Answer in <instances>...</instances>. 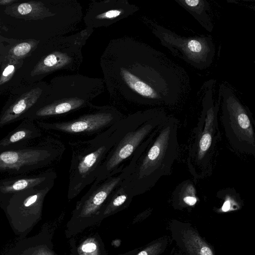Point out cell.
<instances>
[{
    "mask_svg": "<svg viewBox=\"0 0 255 255\" xmlns=\"http://www.w3.org/2000/svg\"><path fill=\"white\" fill-rule=\"evenodd\" d=\"M42 90L33 89L6 106L0 114V128L25 118L41 97Z\"/></svg>",
    "mask_w": 255,
    "mask_h": 255,
    "instance_id": "16",
    "label": "cell"
},
{
    "mask_svg": "<svg viewBox=\"0 0 255 255\" xmlns=\"http://www.w3.org/2000/svg\"><path fill=\"white\" fill-rule=\"evenodd\" d=\"M169 230L172 240L184 255H216L213 247L191 223L174 219Z\"/></svg>",
    "mask_w": 255,
    "mask_h": 255,
    "instance_id": "12",
    "label": "cell"
},
{
    "mask_svg": "<svg viewBox=\"0 0 255 255\" xmlns=\"http://www.w3.org/2000/svg\"><path fill=\"white\" fill-rule=\"evenodd\" d=\"M124 116L112 106L92 105L91 111L74 119L53 123L36 121L40 128L70 135H87L100 133L122 119Z\"/></svg>",
    "mask_w": 255,
    "mask_h": 255,
    "instance_id": "10",
    "label": "cell"
},
{
    "mask_svg": "<svg viewBox=\"0 0 255 255\" xmlns=\"http://www.w3.org/2000/svg\"><path fill=\"white\" fill-rule=\"evenodd\" d=\"M82 255H97L98 248L96 244L92 240H88L81 247Z\"/></svg>",
    "mask_w": 255,
    "mask_h": 255,
    "instance_id": "23",
    "label": "cell"
},
{
    "mask_svg": "<svg viewBox=\"0 0 255 255\" xmlns=\"http://www.w3.org/2000/svg\"><path fill=\"white\" fill-rule=\"evenodd\" d=\"M104 86L101 78L79 74L62 76L54 98L32 110L25 119L38 121L90 107L94 99L103 92Z\"/></svg>",
    "mask_w": 255,
    "mask_h": 255,
    "instance_id": "5",
    "label": "cell"
},
{
    "mask_svg": "<svg viewBox=\"0 0 255 255\" xmlns=\"http://www.w3.org/2000/svg\"><path fill=\"white\" fill-rule=\"evenodd\" d=\"M14 70V67L12 65L7 66L4 70L1 77L0 84L4 82V80L7 79L8 77L11 75Z\"/></svg>",
    "mask_w": 255,
    "mask_h": 255,
    "instance_id": "26",
    "label": "cell"
},
{
    "mask_svg": "<svg viewBox=\"0 0 255 255\" xmlns=\"http://www.w3.org/2000/svg\"><path fill=\"white\" fill-rule=\"evenodd\" d=\"M172 255H184L182 252L180 251H175L172 253Z\"/></svg>",
    "mask_w": 255,
    "mask_h": 255,
    "instance_id": "28",
    "label": "cell"
},
{
    "mask_svg": "<svg viewBox=\"0 0 255 255\" xmlns=\"http://www.w3.org/2000/svg\"><path fill=\"white\" fill-rule=\"evenodd\" d=\"M220 120L230 146L236 151L255 155V131L250 111L231 88L224 84L219 92Z\"/></svg>",
    "mask_w": 255,
    "mask_h": 255,
    "instance_id": "7",
    "label": "cell"
},
{
    "mask_svg": "<svg viewBox=\"0 0 255 255\" xmlns=\"http://www.w3.org/2000/svg\"><path fill=\"white\" fill-rule=\"evenodd\" d=\"M197 202L195 188L189 180L178 185L172 195V204L177 210H181L194 206Z\"/></svg>",
    "mask_w": 255,
    "mask_h": 255,
    "instance_id": "19",
    "label": "cell"
},
{
    "mask_svg": "<svg viewBox=\"0 0 255 255\" xmlns=\"http://www.w3.org/2000/svg\"><path fill=\"white\" fill-rule=\"evenodd\" d=\"M32 10V6L29 3H21L17 7L18 12L22 15L27 14L31 12Z\"/></svg>",
    "mask_w": 255,
    "mask_h": 255,
    "instance_id": "25",
    "label": "cell"
},
{
    "mask_svg": "<svg viewBox=\"0 0 255 255\" xmlns=\"http://www.w3.org/2000/svg\"><path fill=\"white\" fill-rule=\"evenodd\" d=\"M54 184L30 188L13 195L5 209L10 214H38L46 194Z\"/></svg>",
    "mask_w": 255,
    "mask_h": 255,
    "instance_id": "15",
    "label": "cell"
},
{
    "mask_svg": "<svg viewBox=\"0 0 255 255\" xmlns=\"http://www.w3.org/2000/svg\"><path fill=\"white\" fill-rule=\"evenodd\" d=\"M135 120L111 149L99 175L93 182L98 184L120 173L135 152L165 121L168 115L162 109L153 108L135 113Z\"/></svg>",
    "mask_w": 255,
    "mask_h": 255,
    "instance_id": "6",
    "label": "cell"
},
{
    "mask_svg": "<svg viewBox=\"0 0 255 255\" xmlns=\"http://www.w3.org/2000/svg\"><path fill=\"white\" fill-rule=\"evenodd\" d=\"M126 176L122 171L102 182L92 183L77 204L76 210L81 217L91 216L102 209L111 193L122 183Z\"/></svg>",
    "mask_w": 255,
    "mask_h": 255,
    "instance_id": "13",
    "label": "cell"
},
{
    "mask_svg": "<svg viewBox=\"0 0 255 255\" xmlns=\"http://www.w3.org/2000/svg\"><path fill=\"white\" fill-rule=\"evenodd\" d=\"M41 135L40 128L33 121L24 119L17 127L0 140V152L27 146Z\"/></svg>",
    "mask_w": 255,
    "mask_h": 255,
    "instance_id": "17",
    "label": "cell"
},
{
    "mask_svg": "<svg viewBox=\"0 0 255 255\" xmlns=\"http://www.w3.org/2000/svg\"><path fill=\"white\" fill-rule=\"evenodd\" d=\"M100 64L104 84L115 99L172 106L183 94L184 70L160 51L135 40H112Z\"/></svg>",
    "mask_w": 255,
    "mask_h": 255,
    "instance_id": "1",
    "label": "cell"
},
{
    "mask_svg": "<svg viewBox=\"0 0 255 255\" xmlns=\"http://www.w3.org/2000/svg\"><path fill=\"white\" fill-rule=\"evenodd\" d=\"M56 177L54 171L47 170L38 174L16 175L0 180V205L5 209L13 195L30 188L54 183Z\"/></svg>",
    "mask_w": 255,
    "mask_h": 255,
    "instance_id": "14",
    "label": "cell"
},
{
    "mask_svg": "<svg viewBox=\"0 0 255 255\" xmlns=\"http://www.w3.org/2000/svg\"><path fill=\"white\" fill-rule=\"evenodd\" d=\"M31 45L27 42H23L17 45L13 49V53L17 56H23L31 50Z\"/></svg>",
    "mask_w": 255,
    "mask_h": 255,
    "instance_id": "24",
    "label": "cell"
},
{
    "mask_svg": "<svg viewBox=\"0 0 255 255\" xmlns=\"http://www.w3.org/2000/svg\"><path fill=\"white\" fill-rule=\"evenodd\" d=\"M224 202L221 207L217 210L219 213H226L239 210L242 207L239 198L234 195L229 194L224 196Z\"/></svg>",
    "mask_w": 255,
    "mask_h": 255,
    "instance_id": "22",
    "label": "cell"
},
{
    "mask_svg": "<svg viewBox=\"0 0 255 255\" xmlns=\"http://www.w3.org/2000/svg\"><path fill=\"white\" fill-rule=\"evenodd\" d=\"M178 126V120L168 116L123 169L126 176L121 185L133 197L149 191L161 177L172 173L179 151Z\"/></svg>",
    "mask_w": 255,
    "mask_h": 255,
    "instance_id": "2",
    "label": "cell"
},
{
    "mask_svg": "<svg viewBox=\"0 0 255 255\" xmlns=\"http://www.w3.org/2000/svg\"><path fill=\"white\" fill-rule=\"evenodd\" d=\"M212 82L205 84L201 115L188 146L187 164L195 181L212 173L221 137L218 121L220 100L214 102Z\"/></svg>",
    "mask_w": 255,
    "mask_h": 255,
    "instance_id": "4",
    "label": "cell"
},
{
    "mask_svg": "<svg viewBox=\"0 0 255 255\" xmlns=\"http://www.w3.org/2000/svg\"><path fill=\"white\" fill-rule=\"evenodd\" d=\"M65 147L53 137H45L36 145L0 152V172L14 175L50 165L61 157Z\"/></svg>",
    "mask_w": 255,
    "mask_h": 255,
    "instance_id": "8",
    "label": "cell"
},
{
    "mask_svg": "<svg viewBox=\"0 0 255 255\" xmlns=\"http://www.w3.org/2000/svg\"><path fill=\"white\" fill-rule=\"evenodd\" d=\"M13 1H14V0H0V4H8L10 2H12Z\"/></svg>",
    "mask_w": 255,
    "mask_h": 255,
    "instance_id": "27",
    "label": "cell"
},
{
    "mask_svg": "<svg viewBox=\"0 0 255 255\" xmlns=\"http://www.w3.org/2000/svg\"><path fill=\"white\" fill-rule=\"evenodd\" d=\"M133 196L128 193L126 188L121 185L118 186L109 196L104 208V215L113 213L124 205L130 203Z\"/></svg>",
    "mask_w": 255,
    "mask_h": 255,
    "instance_id": "20",
    "label": "cell"
},
{
    "mask_svg": "<svg viewBox=\"0 0 255 255\" xmlns=\"http://www.w3.org/2000/svg\"><path fill=\"white\" fill-rule=\"evenodd\" d=\"M135 115L125 116L93 138L69 142L72 158L69 168V199L77 196L95 181L111 149L132 126Z\"/></svg>",
    "mask_w": 255,
    "mask_h": 255,
    "instance_id": "3",
    "label": "cell"
},
{
    "mask_svg": "<svg viewBox=\"0 0 255 255\" xmlns=\"http://www.w3.org/2000/svg\"><path fill=\"white\" fill-rule=\"evenodd\" d=\"M169 244L168 237H160L150 243L136 255H161L167 248Z\"/></svg>",
    "mask_w": 255,
    "mask_h": 255,
    "instance_id": "21",
    "label": "cell"
},
{
    "mask_svg": "<svg viewBox=\"0 0 255 255\" xmlns=\"http://www.w3.org/2000/svg\"><path fill=\"white\" fill-rule=\"evenodd\" d=\"M138 8L126 0L93 1L84 20L86 27L93 29L107 27L137 11Z\"/></svg>",
    "mask_w": 255,
    "mask_h": 255,
    "instance_id": "11",
    "label": "cell"
},
{
    "mask_svg": "<svg viewBox=\"0 0 255 255\" xmlns=\"http://www.w3.org/2000/svg\"><path fill=\"white\" fill-rule=\"evenodd\" d=\"M153 34L162 45L195 68L203 70L212 64L215 47L211 35L185 37L159 25L155 24Z\"/></svg>",
    "mask_w": 255,
    "mask_h": 255,
    "instance_id": "9",
    "label": "cell"
},
{
    "mask_svg": "<svg viewBox=\"0 0 255 255\" xmlns=\"http://www.w3.org/2000/svg\"><path fill=\"white\" fill-rule=\"evenodd\" d=\"M179 5L185 9L201 25L211 32L213 24L210 14V5L206 0H175Z\"/></svg>",
    "mask_w": 255,
    "mask_h": 255,
    "instance_id": "18",
    "label": "cell"
}]
</instances>
